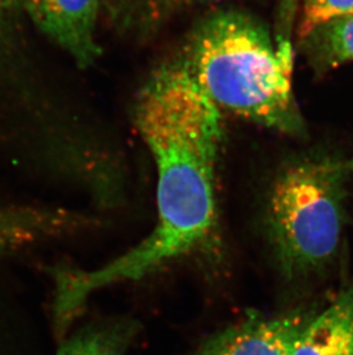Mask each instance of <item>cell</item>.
Segmentation results:
<instances>
[{
  "instance_id": "6da1fadb",
  "label": "cell",
  "mask_w": 353,
  "mask_h": 355,
  "mask_svg": "<svg viewBox=\"0 0 353 355\" xmlns=\"http://www.w3.org/2000/svg\"><path fill=\"white\" fill-rule=\"evenodd\" d=\"M136 122L157 168L153 232L105 267L114 284L138 281L209 244L216 234V168L221 111L180 64L161 68L143 87Z\"/></svg>"
},
{
  "instance_id": "7a4b0ae2",
  "label": "cell",
  "mask_w": 353,
  "mask_h": 355,
  "mask_svg": "<svg viewBox=\"0 0 353 355\" xmlns=\"http://www.w3.org/2000/svg\"><path fill=\"white\" fill-rule=\"evenodd\" d=\"M293 45H279L260 21L239 10L204 19L176 64L219 110L281 134L303 136L293 90Z\"/></svg>"
},
{
  "instance_id": "3957f363",
  "label": "cell",
  "mask_w": 353,
  "mask_h": 355,
  "mask_svg": "<svg viewBox=\"0 0 353 355\" xmlns=\"http://www.w3.org/2000/svg\"><path fill=\"white\" fill-rule=\"evenodd\" d=\"M353 161L310 152L283 166L271 188L266 228L287 279L319 276L333 265L347 221Z\"/></svg>"
},
{
  "instance_id": "277c9868",
  "label": "cell",
  "mask_w": 353,
  "mask_h": 355,
  "mask_svg": "<svg viewBox=\"0 0 353 355\" xmlns=\"http://www.w3.org/2000/svg\"><path fill=\"white\" fill-rule=\"evenodd\" d=\"M307 311L247 318L224 329L204 344L201 355H293L302 332L314 316Z\"/></svg>"
},
{
  "instance_id": "5b68a950",
  "label": "cell",
  "mask_w": 353,
  "mask_h": 355,
  "mask_svg": "<svg viewBox=\"0 0 353 355\" xmlns=\"http://www.w3.org/2000/svg\"><path fill=\"white\" fill-rule=\"evenodd\" d=\"M101 0H24L31 20L44 34L71 54L80 67L100 55L96 27Z\"/></svg>"
},
{
  "instance_id": "8992f818",
  "label": "cell",
  "mask_w": 353,
  "mask_h": 355,
  "mask_svg": "<svg viewBox=\"0 0 353 355\" xmlns=\"http://www.w3.org/2000/svg\"><path fill=\"white\" fill-rule=\"evenodd\" d=\"M293 355H353V277L325 311L312 316Z\"/></svg>"
},
{
  "instance_id": "52a82bcc",
  "label": "cell",
  "mask_w": 353,
  "mask_h": 355,
  "mask_svg": "<svg viewBox=\"0 0 353 355\" xmlns=\"http://www.w3.org/2000/svg\"><path fill=\"white\" fill-rule=\"evenodd\" d=\"M80 218L46 208L0 207V252L27 248L76 229Z\"/></svg>"
},
{
  "instance_id": "ba28073f",
  "label": "cell",
  "mask_w": 353,
  "mask_h": 355,
  "mask_svg": "<svg viewBox=\"0 0 353 355\" xmlns=\"http://www.w3.org/2000/svg\"><path fill=\"white\" fill-rule=\"evenodd\" d=\"M307 64L317 73L353 61V14L316 28L297 40Z\"/></svg>"
},
{
  "instance_id": "9c48e42d",
  "label": "cell",
  "mask_w": 353,
  "mask_h": 355,
  "mask_svg": "<svg viewBox=\"0 0 353 355\" xmlns=\"http://www.w3.org/2000/svg\"><path fill=\"white\" fill-rule=\"evenodd\" d=\"M134 331L131 322L87 325L64 339L57 355H127Z\"/></svg>"
},
{
  "instance_id": "30bf717a",
  "label": "cell",
  "mask_w": 353,
  "mask_h": 355,
  "mask_svg": "<svg viewBox=\"0 0 353 355\" xmlns=\"http://www.w3.org/2000/svg\"><path fill=\"white\" fill-rule=\"evenodd\" d=\"M353 14V0H300L295 33L297 40L316 28Z\"/></svg>"
},
{
  "instance_id": "8fae6325",
  "label": "cell",
  "mask_w": 353,
  "mask_h": 355,
  "mask_svg": "<svg viewBox=\"0 0 353 355\" xmlns=\"http://www.w3.org/2000/svg\"><path fill=\"white\" fill-rule=\"evenodd\" d=\"M300 0H278L274 38L279 45H293Z\"/></svg>"
},
{
  "instance_id": "7c38bea8",
  "label": "cell",
  "mask_w": 353,
  "mask_h": 355,
  "mask_svg": "<svg viewBox=\"0 0 353 355\" xmlns=\"http://www.w3.org/2000/svg\"><path fill=\"white\" fill-rule=\"evenodd\" d=\"M153 1L154 6L152 13L155 14L154 15V21H159V13L161 10H168L174 7L178 6V5H186L188 3H195L199 0H152Z\"/></svg>"
},
{
  "instance_id": "4fadbf2b",
  "label": "cell",
  "mask_w": 353,
  "mask_h": 355,
  "mask_svg": "<svg viewBox=\"0 0 353 355\" xmlns=\"http://www.w3.org/2000/svg\"><path fill=\"white\" fill-rule=\"evenodd\" d=\"M22 3L24 0H0V21Z\"/></svg>"
}]
</instances>
